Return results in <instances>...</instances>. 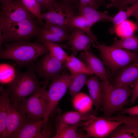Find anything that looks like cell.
<instances>
[{
    "mask_svg": "<svg viewBox=\"0 0 138 138\" xmlns=\"http://www.w3.org/2000/svg\"><path fill=\"white\" fill-rule=\"evenodd\" d=\"M82 57L93 74L102 81L107 84L110 83L109 77L104 64L91 51L83 52Z\"/></svg>",
    "mask_w": 138,
    "mask_h": 138,
    "instance_id": "obj_16",
    "label": "cell"
},
{
    "mask_svg": "<svg viewBox=\"0 0 138 138\" xmlns=\"http://www.w3.org/2000/svg\"><path fill=\"white\" fill-rule=\"evenodd\" d=\"M66 43L60 45L62 48L71 50L74 55L80 51H91V44L98 42L84 32L77 29L72 31Z\"/></svg>",
    "mask_w": 138,
    "mask_h": 138,
    "instance_id": "obj_12",
    "label": "cell"
},
{
    "mask_svg": "<svg viewBox=\"0 0 138 138\" xmlns=\"http://www.w3.org/2000/svg\"><path fill=\"white\" fill-rule=\"evenodd\" d=\"M78 5L70 3L57 1L54 5L47 11L42 14V18L45 22L60 26L70 31V25L75 14Z\"/></svg>",
    "mask_w": 138,
    "mask_h": 138,
    "instance_id": "obj_7",
    "label": "cell"
},
{
    "mask_svg": "<svg viewBox=\"0 0 138 138\" xmlns=\"http://www.w3.org/2000/svg\"><path fill=\"white\" fill-rule=\"evenodd\" d=\"M78 14L85 17L93 25L99 21H112L113 17L107 11L102 12L87 5H78Z\"/></svg>",
    "mask_w": 138,
    "mask_h": 138,
    "instance_id": "obj_19",
    "label": "cell"
},
{
    "mask_svg": "<svg viewBox=\"0 0 138 138\" xmlns=\"http://www.w3.org/2000/svg\"><path fill=\"white\" fill-rule=\"evenodd\" d=\"M132 16L136 19V24L138 27V8L134 12Z\"/></svg>",
    "mask_w": 138,
    "mask_h": 138,
    "instance_id": "obj_40",
    "label": "cell"
},
{
    "mask_svg": "<svg viewBox=\"0 0 138 138\" xmlns=\"http://www.w3.org/2000/svg\"><path fill=\"white\" fill-rule=\"evenodd\" d=\"M79 4L88 6L96 9L99 6L95 0H79Z\"/></svg>",
    "mask_w": 138,
    "mask_h": 138,
    "instance_id": "obj_39",
    "label": "cell"
},
{
    "mask_svg": "<svg viewBox=\"0 0 138 138\" xmlns=\"http://www.w3.org/2000/svg\"><path fill=\"white\" fill-rule=\"evenodd\" d=\"M35 63L26 66L27 72L17 71L16 75L8 87L10 93L11 102L18 103L32 95L40 86L48 83L44 81H39L35 73Z\"/></svg>",
    "mask_w": 138,
    "mask_h": 138,
    "instance_id": "obj_3",
    "label": "cell"
},
{
    "mask_svg": "<svg viewBox=\"0 0 138 138\" xmlns=\"http://www.w3.org/2000/svg\"><path fill=\"white\" fill-rule=\"evenodd\" d=\"M133 90L131 97L130 100L131 105H133L138 98V79L132 86Z\"/></svg>",
    "mask_w": 138,
    "mask_h": 138,
    "instance_id": "obj_37",
    "label": "cell"
},
{
    "mask_svg": "<svg viewBox=\"0 0 138 138\" xmlns=\"http://www.w3.org/2000/svg\"><path fill=\"white\" fill-rule=\"evenodd\" d=\"M47 85L40 86L29 96L17 103L21 110L30 121H39L44 118L48 100Z\"/></svg>",
    "mask_w": 138,
    "mask_h": 138,
    "instance_id": "obj_6",
    "label": "cell"
},
{
    "mask_svg": "<svg viewBox=\"0 0 138 138\" xmlns=\"http://www.w3.org/2000/svg\"><path fill=\"white\" fill-rule=\"evenodd\" d=\"M15 0H0L1 4L10 2Z\"/></svg>",
    "mask_w": 138,
    "mask_h": 138,
    "instance_id": "obj_43",
    "label": "cell"
},
{
    "mask_svg": "<svg viewBox=\"0 0 138 138\" xmlns=\"http://www.w3.org/2000/svg\"><path fill=\"white\" fill-rule=\"evenodd\" d=\"M71 78L68 89V93L72 99L77 94L80 92L86 83L88 74L79 73L75 74H70Z\"/></svg>",
    "mask_w": 138,
    "mask_h": 138,
    "instance_id": "obj_27",
    "label": "cell"
},
{
    "mask_svg": "<svg viewBox=\"0 0 138 138\" xmlns=\"http://www.w3.org/2000/svg\"><path fill=\"white\" fill-rule=\"evenodd\" d=\"M0 138H2L5 131L6 118L11 100L9 88L0 87Z\"/></svg>",
    "mask_w": 138,
    "mask_h": 138,
    "instance_id": "obj_22",
    "label": "cell"
},
{
    "mask_svg": "<svg viewBox=\"0 0 138 138\" xmlns=\"http://www.w3.org/2000/svg\"><path fill=\"white\" fill-rule=\"evenodd\" d=\"M138 8V2L128 8L125 11L122 10L120 11L114 17H113L112 22L113 25L109 30L110 32L113 34L117 26L127 19L132 16L134 12Z\"/></svg>",
    "mask_w": 138,
    "mask_h": 138,
    "instance_id": "obj_29",
    "label": "cell"
},
{
    "mask_svg": "<svg viewBox=\"0 0 138 138\" xmlns=\"http://www.w3.org/2000/svg\"><path fill=\"white\" fill-rule=\"evenodd\" d=\"M49 52L42 43L21 41L5 43L4 48H0V58L12 60L21 67L34 63Z\"/></svg>",
    "mask_w": 138,
    "mask_h": 138,
    "instance_id": "obj_1",
    "label": "cell"
},
{
    "mask_svg": "<svg viewBox=\"0 0 138 138\" xmlns=\"http://www.w3.org/2000/svg\"><path fill=\"white\" fill-rule=\"evenodd\" d=\"M112 45L135 52L138 51V37L133 35L122 38L120 39L115 40Z\"/></svg>",
    "mask_w": 138,
    "mask_h": 138,
    "instance_id": "obj_30",
    "label": "cell"
},
{
    "mask_svg": "<svg viewBox=\"0 0 138 138\" xmlns=\"http://www.w3.org/2000/svg\"><path fill=\"white\" fill-rule=\"evenodd\" d=\"M85 84L96 111H98L102 106L103 103V92L101 82L95 75L87 79Z\"/></svg>",
    "mask_w": 138,
    "mask_h": 138,
    "instance_id": "obj_18",
    "label": "cell"
},
{
    "mask_svg": "<svg viewBox=\"0 0 138 138\" xmlns=\"http://www.w3.org/2000/svg\"><path fill=\"white\" fill-rule=\"evenodd\" d=\"M122 122L112 120L104 117L95 116L83 127L88 137L105 138L107 137Z\"/></svg>",
    "mask_w": 138,
    "mask_h": 138,
    "instance_id": "obj_10",
    "label": "cell"
},
{
    "mask_svg": "<svg viewBox=\"0 0 138 138\" xmlns=\"http://www.w3.org/2000/svg\"><path fill=\"white\" fill-rule=\"evenodd\" d=\"M137 30L138 27L136 24L127 19L118 25L114 31L117 35L122 38L133 35Z\"/></svg>",
    "mask_w": 138,
    "mask_h": 138,
    "instance_id": "obj_28",
    "label": "cell"
},
{
    "mask_svg": "<svg viewBox=\"0 0 138 138\" xmlns=\"http://www.w3.org/2000/svg\"><path fill=\"white\" fill-rule=\"evenodd\" d=\"M65 2L70 3L76 4L78 5L79 3V1L78 0H61Z\"/></svg>",
    "mask_w": 138,
    "mask_h": 138,
    "instance_id": "obj_41",
    "label": "cell"
},
{
    "mask_svg": "<svg viewBox=\"0 0 138 138\" xmlns=\"http://www.w3.org/2000/svg\"><path fill=\"white\" fill-rule=\"evenodd\" d=\"M42 43L46 47L49 52L53 56L62 64L65 62L68 55L60 45L49 41Z\"/></svg>",
    "mask_w": 138,
    "mask_h": 138,
    "instance_id": "obj_32",
    "label": "cell"
},
{
    "mask_svg": "<svg viewBox=\"0 0 138 138\" xmlns=\"http://www.w3.org/2000/svg\"><path fill=\"white\" fill-rule=\"evenodd\" d=\"M89 121H82L71 125L55 122V133L53 138H88L86 134L79 133L78 130L79 128L86 125Z\"/></svg>",
    "mask_w": 138,
    "mask_h": 138,
    "instance_id": "obj_17",
    "label": "cell"
},
{
    "mask_svg": "<svg viewBox=\"0 0 138 138\" xmlns=\"http://www.w3.org/2000/svg\"><path fill=\"white\" fill-rule=\"evenodd\" d=\"M107 138H138V126L122 123L115 128Z\"/></svg>",
    "mask_w": 138,
    "mask_h": 138,
    "instance_id": "obj_23",
    "label": "cell"
},
{
    "mask_svg": "<svg viewBox=\"0 0 138 138\" xmlns=\"http://www.w3.org/2000/svg\"><path fill=\"white\" fill-rule=\"evenodd\" d=\"M26 9L35 17L38 23L43 26L44 23L41 13L40 5L37 0H21Z\"/></svg>",
    "mask_w": 138,
    "mask_h": 138,
    "instance_id": "obj_33",
    "label": "cell"
},
{
    "mask_svg": "<svg viewBox=\"0 0 138 138\" xmlns=\"http://www.w3.org/2000/svg\"><path fill=\"white\" fill-rule=\"evenodd\" d=\"M28 120V117L21 110L18 103L12 102L8 111L5 129L2 138H9Z\"/></svg>",
    "mask_w": 138,
    "mask_h": 138,
    "instance_id": "obj_14",
    "label": "cell"
},
{
    "mask_svg": "<svg viewBox=\"0 0 138 138\" xmlns=\"http://www.w3.org/2000/svg\"><path fill=\"white\" fill-rule=\"evenodd\" d=\"M49 52L41 56L35 64L34 70L38 76L48 83L57 77L65 66Z\"/></svg>",
    "mask_w": 138,
    "mask_h": 138,
    "instance_id": "obj_9",
    "label": "cell"
},
{
    "mask_svg": "<svg viewBox=\"0 0 138 138\" xmlns=\"http://www.w3.org/2000/svg\"><path fill=\"white\" fill-rule=\"evenodd\" d=\"M65 66L72 74L84 73L89 75L93 74L86 64L77 58L72 53L68 55L65 62Z\"/></svg>",
    "mask_w": 138,
    "mask_h": 138,
    "instance_id": "obj_24",
    "label": "cell"
},
{
    "mask_svg": "<svg viewBox=\"0 0 138 138\" xmlns=\"http://www.w3.org/2000/svg\"><path fill=\"white\" fill-rule=\"evenodd\" d=\"M106 0H95L99 6L104 3Z\"/></svg>",
    "mask_w": 138,
    "mask_h": 138,
    "instance_id": "obj_42",
    "label": "cell"
},
{
    "mask_svg": "<svg viewBox=\"0 0 138 138\" xmlns=\"http://www.w3.org/2000/svg\"><path fill=\"white\" fill-rule=\"evenodd\" d=\"M0 69L1 83L9 85L15 78L17 71L12 65L6 63L0 64Z\"/></svg>",
    "mask_w": 138,
    "mask_h": 138,
    "instance_id": "obj_31",
    "label": "cell"
},
{
    "mask_svg": "<svg viewBox=\"0 0 138 138\" xmlns=\"http://www.w3.org/2000/svg\"><path fill=\"white\" fill-rule=\"evenodd\" d=\"M93 46L100 52L104 65L115 73L138 59V53L98 42Z\"/></svg>",
    "mask_w": 138,
    "mask_h": 138,
    "instance_id": "obj_5",
    "label": "cell"
},
{
    "mask_svg": "<svg viewBox=\"0 0 138 138\" xmlns=\"http://www.w3.org/2000/svg\"><path fill=\"white\" fill-rule=\"evenodd\" d=\"M40 4L41 12H44L52 8L56 4L57 0H37Z\"/></svg>",
    "mask_w": 138,
    "mask_h": 138,
    "instance_id": "obj_36",
    "label": "cell"
},
{
    "mask_svg": "<svg viewBox=\"0 0 138 138\" xmlns=\"http://www.w3.org/2000/svg\"><path fill=\"white\" fill-rule=\"evenodd\" d=\"M91 111L84 113L77 111H66L57 118L55 122L65 125H71L91 119L95 116Z\"/></svg>",
    "mask_w": 138,
    "mask_h": 138,
    "instance_id": "obj_21",
    "label": "cell"
},
{
    "mask_svg": "<svg viewBox=\"0 0 138 138\" xmlns=\"http://www.w3.org/2000/svg\"><path fill=\"white\" fill-rule=\"evenodd\" d=\"M122 114H128L130 116H138V105L131 107L124 108Z\"/></svg>",
    "mask_w": 138,
    "mask_h": 138,
    "instance_id": "obj_38",
    "label": "cell"
},
{
    "mask_svg": "<svg viewBox=\"0 0 138 138\" xmlns=\"http://www.w3.org/2000/svg\"><path fill=\"white\" fill-rule=\"evenodd\" d=\"M44 121H26L18 131L11 134L10 138H36L41 131Z\"/></svg>",
    "mask_w": 138,
    "mask_h": 138,
    "instance_id": "obj_20",
    "label": "cell"
},
{
    "mask_svg": "<svg viewBox=\"0 0 138 138\" xmlns=\"http://www.w3.org/2000/svg\"><path fill=\"white\" fill-rule=\"evenodd\" d=\"M103 95L102 106L103 117H110L122 111L129 102L133 87L126 85L116 86L102 81Z\"/></svg>",
    "mask_w": 138,
    "mask_h": 138,
    "instance_id": "obj_4",
    "label": "cell"
},
{
    "mask_svg": "<svg viewBox=\"0 0 138 138\" xmlns=\"http://www.w3.org/2000/svg\"><path fill=\"white\" fill-rule=\"evenodd\" d=\"M0 17L13 22L36 18L25 7L21 0L1 4Z\"/></svg>",
    "mask_w": 138,
    "mask_h": 138,
    "instance_id": "obj_11",
    "label": "cell"
},
{
    "mask_svg": "<svg viewBox=\"0 0 138 138\" xmlns=\"http://www.w3.org/2000/svg\"><path fill=\"white\" fill-rule=\"evenodd\" d=\"M72 100L73 106L76 111L84 113L92 111L93 102L90 96L86 94L79 92Z\"/></svg>",
    "mask_w": 138,
    "mask_h": 138,
    "instance_id": "obj_25",
    "label": "cell"
},
{
    "mask_svg": "<svg viewBox=\"0 0 138 138\" xmlns=\"http://www.w3.org/2000/svg\"><path fill=\"white\" fill-rule=\"evenodd\" d=\"M37 21L28 19L13 22L0 17V46L5 42L28 41L37 37L41 29Z\"/></svg>",
    "mask_w": 138,
    "mask_h": 138,
    "instance_id": "obj_2",
    "label": "cell"
},
{
    "mask_svg": "<svg viewBox=\"0 0 138 138\" xmlns=\"http://www.w3.org/2000/svg\"><path fill=\"white\" fill-rule=\"evenodd\" d=\"M49 120L43 124L42 129L36 138H53L54 135L55 131H54V127Z\"/></svg>",
    "mask_w": 138,
    "mask_h": 138,
    "instance_id": "obj_35",
    "label": "cell"
},
{
    "mask_svg": "<svg viewBox=\"0 0 138 138\" xmlns=\"http://www.w3.org/2000/svg\"><path fill=\"white\" fill-rule=\"evenodd\" d=\"M71 76L66 71L62 72L52 81L48 91V100L46 111L43 120L45 123L54 111L59 101L68 89Z\"/></svg>",
    "mask_w": 138,
    "mask_h": 138,
    "instance_id": "obj_8",
    "label": "cell"
},
{
    "mask_svg": "<svg viewBox=\"0 0 138 138\" xmlns=\"http://www.w3.org/2000/svg\"><path fill=\"white\" fill-rule=\"evenodd\" d=\"M65 28L55 24L45 22L41 26L36 41L43 43L46 41L58 43L67 41L70 34Z\"/></svg>",
    "mask_w": 138,
    "mask_h": 138,
    "instance_id": "obj_13",
    "label": "cell"
},
{
    "mask_svg": "<svg viewBox=\"0 0 138 138\" xmlns=\"http://www.w3.org/2000/svg\"><path fill=\"white\" fill-rule=\"evenodd\" d=\"M110 2L106 4V8H116L120 10L126 8L128 5L134 4L138 0H110Z\"/></svg>",
    "mask_w": 138,
    "mask_h": 138,
    "instance_id": "obj_34",
    "label": "cell"
},
{
    "mask_svg": "<svg viewBox=\"0 0 138 138\" xmlns=\"http://www.w3.org/2000/svg\"><path fill=\"white\" fill-rule=\"evenodd\" d=\"M138 79V59L119 70L112 84L116 86H132Z\"/></svg>",
    "mask_w": 138,
    "mask_h": 138,
    "instance_id": "obj_15",
    "label": "cell"
},
{
    "mask_svg": "<svg viewBox=\"0 0 138 138\" xmlns=\"http://www.w3.org/2000/svg\"><path fill=\"white\" fill-rule=\"evenodd\" d=\"M93 25L84 17L78 14L75 15L72 18L70 22V28L71 31L75 29L81 30L97 41L96 38L91 30Z\"/></svg>",
    "mask_w": 138,
    "mask_h": 138,
    "instance_id": "obj_26",
    "label": "cell"
}]
</instances>
